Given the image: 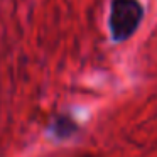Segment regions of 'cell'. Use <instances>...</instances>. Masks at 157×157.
Masks as SVG:
<instances>
[{
  "label": "cell",
  "mask_w": 157,
  "mask_h": 157,
  "mask_svg": "<svg viewBox=\"0 0 157 157\" xmlns=\"http://www.w3.org/2000/svg\"><path fill=\"white\" fill-rule=\"evenodd\" d=\"M144 9L139 0H112L110 32L115 42H123L139 29Z\"/></svg>",
  "instance_id": "obj_1"
},
{
  "label": "cell",
  "mask_w": 157,
  "mask_h": 157,
  "mask_svg": "<svg viewBox=\"0 0 157 157\" xmlns=\"http://www.w3.org/2000/svg\"><path fill=\"white\" fill-rule=\"evenodd\" d=\"M52 133L58 137H68L71 135L73 132H75V123L71 122L69 118H66V117H59L58 120H56L54 123H52Z\"/></svg>",
  "instance_id": "obj_2"
}]
</instances>
